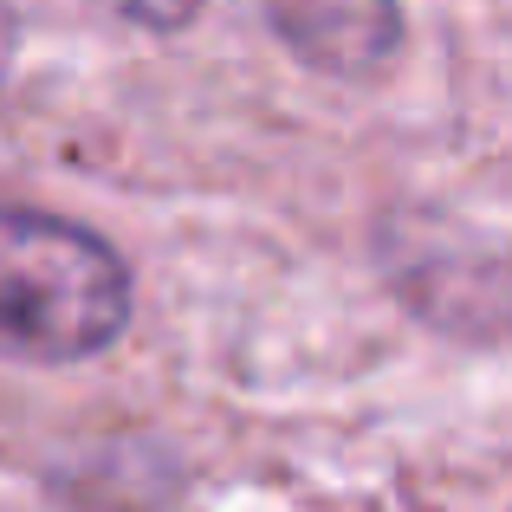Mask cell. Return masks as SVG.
<instances>
[{"instance_id": "obj_3", "label": "cell", "mask_w": 512, "mask_h": 512, "mask_svg": "<svg viewBox=\"0 0 512 512\" xmlns=\"http://www.w3.org/2000/svg\"><path fill=\"white\" fill-rule=\"evenodd\" d=\"M104 13H117L124 26H150V33H175L201 13V0H98Z\"/></svg>"}, {"instance_id": "obj_1", "label": "cell", "mask_w": 512, "mask_h": 512, "mask_svg": "<svg viewBox=\"0 0 512 512\" xmlns=\"http://www.w3.org/2000/svg\"><path fill=\"white\" fill-rule=\"evenodd\" d=\"M130 325V273L98 234L33 208H0V357L78 363Z\"/></svg>"}, {"instance_id": "obj_2", "label": "cell", "mask_w": 512, "mask_h": 512, "mask_svg": "<svg viewBox=\"0 0 512 512\" xmlns=\"http://www.w3.org/2000/svg\"><path fill=\"white\" fill-rule=\"evenodd\" d=\"M273 26L305 65L318 72H376L402 46V13L396 0H266Z\"/></svg>"}]
</instances>
